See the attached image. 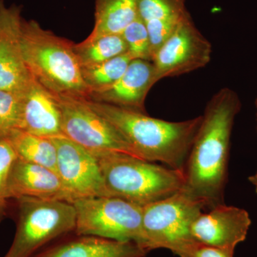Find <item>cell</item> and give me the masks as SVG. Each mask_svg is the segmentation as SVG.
<instances>
[{
    "instance_id": "obj_1",
    "label": "cell",
    "mask_w": 257,
    "mask_h": 257,
    "mask_svg": "<svg viewBox=\"0 0 257 257\" xmlns=\"http://www.w3.org/2000/svg\"><path fill=\"white\" fill-rule=\"evenodd\" d=\"M241 108L237 93L224 87L211 96L202 115L184 167L182 190L202 203L205 211L224 204L230 140Z\"/></svg>"
},
{
    "instance_id": "obj_2",
    "label": "cell",
    "mask_w": 257,
    "mask_h": 257,
    "mask_svg": "<svg viewBox=\"0 0 257 257\" xmlns=\"http://www.w3.org/2000/svg\"><path fill=\"white\" fill-rule=\"evenodd\" d=\"M88 105L122 135L140 158L160 162L184 172L202 116L168 121L105 103L86 99Z\"/></svg>"
},
{
    "instance_id": "obj_3",
    "label": "cell",
    "mask_w": 257,
    "mask_h": 257,
    "mask_svg": "<svg viewBox=\"0 0 257 257\" xmlns=\"http://www.w3.org/2000/svg\"><path fill=\"white\" fill-rule=\"evenodd\" d=\"M21 45L29 72L47 90L55 96L89 97L73 42L23 19Z\"/></svg>"
},
{
    "instance_id": "obj_4",
    "label": "cell",
    "mask_w": 257,
    "mask_h": 257,
    "mask_svg": "<svg viewBox=\"0 0 257 257\" xmlns=\"http://www.w3.org/2000/svg\"><path fill=\"white\" fill-rule=\"evenodd\" d=\"M109 197L145 207L182 190L184 172L118 152L93 154Z\"/></svg>"
},
{
    "instance_id": "obj_5",
    "label": "cell",
    "mask_w": 257,
    "mask_h": 257,
    "mask_svg": "<svg viewBox=\"0 0 257 257\" xmlns=\"http://www.w3.org/2000/svg\"><path fill=\"white\" fill-rule=\"evenodd\" d=\"M14 200L16 231L4 257H32L52 241L74 232L76 211L72 203L30 197Z\"/></svg>"
},
{
    "instance_id": "obj_6",
    "label": "cell",
    "mask_w": 257,
    "mask_h": 257,
    "mask_svg": "<svg viewBox=\"0 0 257 257\" xmlns=\"http://www.w3.org/2000/svg\"><path fill=\"white\" fill-rule=\"evenodd\" d=\"M204 205L183 190L143 207L144 248L147 251L167 248L186 257L195 243L191 227Z\"/></svg>"
},
{
    "instance_id": "obj_7",
    "label": "cell",
    "mask_w": 257,
    "mask_h": 257,
    "mask_svg": "<svg viewBox=\"0 0 257 257\" xmlns=\"http://www.w3.org/2000/svg\"><path fill=\"white\" fill-rule=\"evenodd\" d=\"M72 204L76 211L74 234L133 241L144 248L141 206L110 197L81 198Z\"/></svg>"
},
{
    "instance_id": "obj_8",
    "label": "cell",
    "mask_w": 257,
    "mask_h": 257,
    "mask_svg": "<svg viewBox=\"0 0 257 257\" xmlns=\"http://www.w3.org/2000/svg\"><path fill=\"white\" fill-rule=\"evenodd\" d=\"M56 97L62 111L64 137L92 154L118 152L139 157L115 126L88 105L87 98Z\"/></svg>"
},
{
    "instance_id": "obj_9",
    "label": "cell",
    "mask_w": 257,
    "mask_h": 257,
    "mask_svg": "<svg viewBox=\"0 0 257 257\" xmlns=\"http://www.w3.org/2000/svg\"><path fill=\"white\" fill-rule=\"evenodd\" d=\"M211 54L212 45L198 30L188 12L154 56L155 80L203 68L210 62Z\"/></svg>"
},
{
    "instance_id": "obj_10",
    "label": "cell",
    "mask_w": 257,
    "mask_h": 257,
    "mask_svg": "<svg viewBox=\"0 0 257 257\" xmlns=\"http://www.w3.org/2000/svg\"><path fill=\"white\" fill-rule=\"evenodd\" d=\"M50 139L57 148V173L74 201L109 197L99 162L92 153L66 137Z\"/></svg>"
},
{
    "instance_id": "obj_11",
    "label": "cell",
    "mask_w": 257,
    "mask_h": 257,
    "mask_svg": "<svg viewBox=\"0 0 257 257\" xmlns=\"http://www.w3.org/2000/svg\"><path fill=\"white\" fill-rule=\"evenodd\" d=\"M22 6L0 0V89L23 94L33 77L21 45Z\"/></svg>"
},
{
    "instance_id": "obj_12",
    "label": "cell",
    "mask_w": 257,
    "mask_h": 257,
    "mask_svg": "<svg viewBox=\"0 0 257 257\" xmlns=\"http://www.w3.org/2000/svg\"><path fill=\"white\" fill-rule=\"evenodd\" d=\"M251 223L247 211L223 204L202 211L193 221L191 233L199 244L234 251L246 239Z\"/></svg>"
},
{
    "instance_id": "obj_13",
    "label": "cell",
    "mask_w": 257,
    "mask_h": 257,
    "mask_svg": "<svg viewBox=\"0 0 257 257\" xmlns=\"http://www.w3.org/2000/svg\"><path fill=\"white\" fill-rule=\"evenodd\" d=\"M8 195L11 200L22 197L64 201L73 203L58 174L47 167L17 158L8 178Z\"/></svg>"
},
{
    "instance_id": "obj_14",
    "label": "cell",
    "mask_w": 257,
    "mask_h": 257,
    "mask_svg": "<svg viewBox=\"0 0 257 257\" xmlns=\"http://www.w3.org/2000/svg\"><path fill=\"white\" fill-rule=\"evenodd\" d=\"M156 83L153 62L133 60L117 82L110 87L92 93L87 99L146 113L145 99Z\"/></svg>"
},
{
    "instance_id": "obj_15",
    "label": "cell",
    "mask_w": 257,
    "mask_h": 257,
    "mask_svg": "<svg viewBox=\"0 0 257 257\" xmlns=\"http://www.w3.org/2000/svg\"><path fill=\"white\" fill-rule=\"evenodd\" d=\"M20 130L44 138L64 136L62 111L57 97L34 78L23 93Z\"/></svg>"
},
{
    "instance_id": "obj_16",
    "label": "cell",
    "mask_w": 257,
    "mask_h": 257,
    "mask_svg": "<svg viewBox=\"0 0 257 257\" xmlns=\"http://www.w3.org/2000/svg\"><path fill=\"white\" fill-rule=\"evenodd\" d=\"M149 251L133 241L91 235L62 237L32 257H146Z\"/></svg>"
},
{
    "instance_id": "obj_17",
    "label": "cell",
    "mask_w": 257,
    "mask_h": 257,
    "mask_svg": "<svg viewBox=\"0 0 257 257\" xmlns=\"http://www.w3.org/2000/svg\"><path fill=\"white\" fill-rule=\"evenodd\" d=\"M138 16V0H95L94 28L87 38L121 35Z\"/></svg>"
},
{
    "instance_id": "obj_18",
    "label": "cell",
    "mask_w": 257,
    "mask_h": 257,
    "mask_svg": "<svg viewBox=\"0 0 257 257\" xmlns=\"http://www.w3.org/2000/svg\"><path fill=\"white\" fill-rule=\"evenodd\" d=\"M18 158L57 172V148L52 139L16 128L6 138Z\"/></svg>"
},
{
    "instance_id": "obj_19",
    "label": "cell",
    "mask_w": 257,
    "mask_h": 257,
    "mask_svg": "<svg viewBox=\"0 0 257 257\" xmlns=\"http://www.w3.org/2000/svg\"><path fill=\"white\" fill-rule=\"evenodd\" d=\"M74 52L81 67L95 65L111 60L127 52V47L121 35H108L86 38L74 44Z\"/></svg>"
},
{
    "instance_id": "obj_20",
    "label": "cell",
    "mask_w": 257,
    "mask_h": 257,
    "mask_svg": "<svg viewBox=\"0 0 257 257\" xmlns=\"http://www.w3.org/2000/svg\"><path fill=\"white\" fill-rule=\"evenodd\" d=\"M133 60L132 56L126 52L102 63L82 67L83 79L90 94L112 86L123 75Z\"/></svg>"
},
{
    "instance_id": "obj_21",
    "label": "cell",
    "mask_w": 257,
    "mask_h": 257,
    "mask_svg": "<svg viewBox=\"0 0 257 257\" xmlns=\"http://www.w3.org/2000/svg\"><path fill=\"white\" fill-rule=\"evenodd\" d=\"M186 0H138L139 17L145 25L158 22H179L188 13Z\"/></svg>"
},
{
    "instance_id": "obj_22",
    "label": "cell",
    "mask_w": 257,
    "mask_h": 257,
    "mask_svg": "<svg viewBox=\"0 0 257 257\" xmlns=\"http://www.w3.org/2000/svg\"><path fill=\"white\" fill-rule=\"evenodd\" d=\"M23 97V94L0 89V140L21 127Z\"/></svg>"
},
{
    "instance_id": "obj_23",
    "label": "cell",
    "mask_w": 257,
    "mask_h": 257,
    "mask_svg": "<svg viewBox=\"0 0 257 257\" xmlns=\"http://www.w3.org/2000/svg\"><path fill=\"white\" fill-rule=\"evenodd\" d=\"M127 52L133 60L152 62L151 45L146 25L138 16L121 33Z\"/></svg>"
},
{
    "instance_id": "obj_24",
    "label": "cell",
    "mask_w": 257,
    "mask_h": 257,
    "mask_svg": "<svg viewBox=\"0 0 257 257\" xmlns=\"http://www.w3.org/2000/svg\"><path fill=\"white\" fill-rule=\"evenodd\" d=\"M17 158L18 155L8 139L0 140V222L9 214L11 199L8 195V178Z\"/></svg>"
},
{
    "instance_id": "obj_25",
    "label": "cell",
    "mask_w": 257,
    "mask_h": 257,
    "mask_svg": "<svg viewBox=\"0 0 257 257\" xmlns=\"http://www.w3.org/2000/svg\"><path fill=\"white\" fill-rule=\"evenodd\" d=\"M234 251L195 243L186 257H234Z\"/></svg>"
},
{
    "instance_id": "obj_26",
    "label": "cell",
    "mask_w": 257,
    "mask_h": 257,
    "mask_svg": "<svg viewBox=\"0 0 257 257\" xmlns=\"http://www.w3.org/2000/svg\"><path fill=\"white\" fill-rule=\"evenodd\" d=\"M248 180H249V182H251V184L254 187L255 190H256V192L257 193V170L253 175L250 176V177H248Z\"/></svg>"
},
{
    "instance_id": "obj_27",
    "label": "cell",
    "mask_w": 257,
    "mask_h": 257,
    "mask_svg": "<svg viewBox=\"0 0 257 257\" xmlns=\"http://www.w3.org/2000/svg\"><path fill=\"white\" fill-rule=\"evenodd\" d=\"M255 106H256V122H257V97L256 99V101H255ZM256 127H257V126H256Z\"/></svg>"
}]
</instances>
